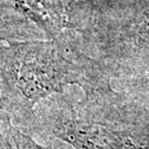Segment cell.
I'll return each mask as SVG.
<instances>
[{
	"label": "cell",
	"instance_id": "obj_1",
	"mask_svg": "<svg viewBox=\"0 0 149 149\" xmlns=\"http://www.w3.org/2000/svg\"><path fill=\"white\" fill-rule=\"evenodd\" d=\"M0 82L16 127L31 135L34 111L42 101L71 84L93 95L100 83L88 66L76 62L61 41L26 39L0 41Z\"/></svg>",
	"mask_w": 149,
	"mask_h": 149
},
{
	"label": "cell",
	"instance_id": "obj_2",
	"mask_svg": "<svg viewBox=\"0 0 149 149\" xmlns=\"http://www.w3.org/2000/svg\"><path fill=\"white\" fill-rule=\"evenodd\" d=\"M45 129L74 149H149L138 140L64 102L44 116L34 114L31 135Z\"/></svg>",
	"mask_w": 149,
	"mask_h": 149
},
{
	"label": "cell",
	"instance_id": "obj_3",
	"mask_svg": "<svg viewBox=\"0 0 149 149\" xmlns=\"http://www.w3.org/2000/svg\"><path fill=\"white\" fill-rule=\"evenodd\" d=\"M17 10L48 39L60 41L62 32L72 28L63 0H10Z\"/></svg>",
	"mask_w": 149,
	"mask_h": 149
},
{
	"label": "cell",
	"instance_id": "obj_4",
	"mask_svg": "<svg viewBox=\"0 0 149 149\" xmlns=\"http://www.w3.org/2000/svg\"><path fill=\"white\" fill-rule=\"evenodd\" d=\"M40 34L10 0H0V41L41 39Z\"/></svg>",
	"mask_w": 149,
	"mask_h": 149
},
{
	"label": "cell",
	"instance_id": "obj_5",
	"mask_svg": "<svg viewBox=\"0 0 149 149\" xmlns=\"http://www.w3.org/2000/svg\"><path fill=\"white\" fill-rule=\"evenodd\" d=\"M15 127L11 106L0 82V149L9 148L11 134Z\"/></svg>",
	"mask_w": 149,
	"mask_h": 149
},
{
	"label": "cell",
	"instance_id": "obj_6",
	"mask_svg": "<svg viewBox=\"0 0 149 149\" xmlns=\"http://www.w3.org/2000/svg\"><path fill=\"white\" fill-rule=\"evenodd\" d=\"M8 149H54L49 146L39 144L30 134L15 127L11 134L10 145Z\"/></svg>",
	"mask_w": 149,
	"mask_h": 149
}]
</instances>
